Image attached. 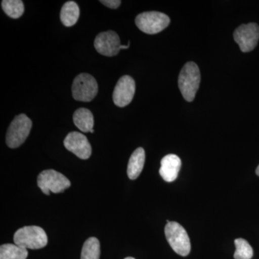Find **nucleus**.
<instances>
[{
  "label": "nucleus",
  "mask_w": 259,
  "mask_h": 259,
  "mask_svg": "<svg viewBox=\"0 0 259 259\" xmlns=\"http://www.w3.org/2000/svg\"><path fill=\"white\" fill-rule=\"evenodd\" d=\"M2 7L5 13L11 18L18 19L23 15L25 8L21 0H3Z\"/></svg>",
  "instance_id": "18"
},
{
  "label": "nucleus",
  "mask_w": 259,
  "mask_h": 259,
  "mask_svg": "<svg viewBox=\"0 0 259 259\" xmlns=\"http://www.w3.org/2000/svg\"><path fill=\"white\" fill-rule=\"evenodd\" d=\"M182 161L180 158L175 154L166 155L162 158L159 174L162 178L167 182L176 180L180 171Z\"/></svg>",
  "instance_id": "12"
},
{
  "label": "nucleus",
  "mask_w": 259,
  "mask_h": 259,
  "mask_svg": "<svg viewBox=\"0 0 259 259\" xmlns=\"http://www.w3.org/2000/svg\"><path fill=\"white\" fill-rule=\"evenodd\" d=\"M75 125L83 133H88L93 129L94 116L92 112L86 108H79L73 116Z\"/></svg>",
  "instance_id": "14"
},
{
  "label": "nucleus",
  "mask_w": 259,
  "mask_h": 259,
  "mask_svg": "<svg viewBox=\"0 0 259 259\" xmlns=\"http://www.w3.org/2000/svg\"><path fill=\"white\" fill-rule=\"evenodd\" d=\"M32 125L31 120L25 114L16 116L7 133V145L10 148H16L21 146L28 137Z\"/></svg>",
  "instance_id": "4"
},
{
  "label": "nucleus",
  "mask_w": 259,
  "mask_h": 259,
  "mask_svg": "<svg viewBox=\"0 0 259 259\" xmlns=\"http://www.w3.org/2000/svg\"><path fill=\"white\" fill-rule=\"evenodd\" d=\"M100 3L111 9H117L121 4L120 0H105V1L102 0Z\"/></svg>",
  "instance_id": "20"
},
{
  "label": "nucleus",
  "mask_w": 259,
  "mask_h": 259,
  "mask_svg": "<svg viewBox=\"0 0 259 259\" xmlns=\"http://www.w3.org/2000/svg\"><path fill=\"white\" fill-rule=\"evenodd\" d=\"M28 252L16 244H4L0 247V259H26Z\"/></svg>",
  "instance_id": "16"
},
{
  "label": "nucleus",
  "mask_w": 259,
  "mask_h": 259,
  "mask_svg": "<svg viewBox=\"0 0 259 259\" xmlns=\"http://www.w3.org/2000/svg\"><path fill=\"white\" fill-rule=\"evenodd\" d=\"M255 173H256V175H258V176H259V165H258V166L257 167L256 171H255Z\"/></svg>",
  "instance_id": "21"
},
{
  "label": "nucleus",
  "mask_w": 259,
  "mask_h": 259,
  "mask_svg": "<svg viewBox=\"0 0 259 259\" xmlns=\"http://www.w3.org/2000/svg\"><path fill=\"white\" fill-rule=\"evenodd\" d=\"M79 8L75 2L65 3L61 9L60 18L65 26L71 27L76 23L79 18Z\"/></svg>",
  "instance_id": "15"
},
{
  "label": "nucleus",
  "mask_w": 259,
  "mask_h": 259,
  "mask_svg": "<svg viewBox=\"0 0 259 259\" xmlns=\"http://www.w3.org/2000/svg\"><path fill=\"white\" fill-rule=\"evenodd\" d=\"M100 241L95 237L88 238L83 243L81 259H100Z\"/></svg>",
  "instance_id": "17"
},
{
  "label": "nucleus",
  "mask_w": 259,
  "mask_h": 259,
  "mask_svg": "<svg viewBox=\"0 0 259 259\" xmlns=\"http://www.w3.org/2000/svg\"><path fill=\"white\" fill-rule=\"evenodd\" d=\"M136 93V83L134 79L130 76H123L120 78L116 84L112 98L115 105L124 107L128 105Z\"/></svg>",
  "instance_id": "10"
},
{
  "label": "nucleus",
  "mask_w": 259,
  "mask_h": 259,
  "mask_svg": "<svg viewBox=\"0 0 259 259\" xmlns=\"http://www.w3.org/2000/svg\"><path fill=\"white\" fill-rule=\"evenodd\" d=\"M235 245L236 248L235 259H250L253 257V248L248 241L243 238H237L235 240Z\"/></svg>",
  "instance_id": "19"
},
{
  "label": "nucleus",
  "mask_w": 259,
  "mask_h": 259,
  "mask_svg": "<svg viewBox=\"0 0 259 259\" xmlns=\"http://www.w3.org/2000/svg\"><path fill=\"white\" fill-rule=\"evenodd\" d=\"M37 186L47 195L50 192L61 193L71 186V182L62 174L55 170H45L37 177Z\"/></svg>",
  "instance_id": "5"
},
{
  "label": "nucleus",
  "mask_w": 259,
  "mask_h": 259,
  "mask_svg": "<svg viewBox=\"0 0 259 259\" xmlns=\"http://www.w3.org/2000/svg\"><path fill=\"white\" fill-rule=\"evenodd\" d=\"M135 22L141 31L153 35L166 28L169 25L170 18L158 12H146L138 15Z\"/></svg>",
  "instance_id": "6"
},
{
  "label": "nucleus",
  "mask_w": 259,
  "mask_h": 259,
  "mask_svg": "<svg viewBox=\"0 0 259 259\" xmlns=\"http://www.w3.org/2000/svg\"><path fill=\"white\" fill-rule=\"evenodd\" d=\"M95 49L97 52L105 56H114L120 52L121 44L120 37L115 31L100 32L95 40Z\"/></svg>",
  "instance_id": "9"
},
{
  "label": "nucleus",
  "mask_w": 259,
  "mask_h": 259,
  "mask_svg": "<svg viewBox=\"0 0 259 259\" xmlns=\"http://www.w3.org/2000/svg\"><path fill=\"white\" fill-rule=\"evenodd\" d=\"M125 259H136V258H133V257H127V258H125Z\"/></svg>",
  "instance_id": "22"
},
{
  "label": "nucleus",
  "mask_w": 259,
  "mask_h": 259,
  "mask_svg": "<svg viewBox=\"0 0 259 259\" xmlns=\"http://www.w3.org/2000/svg\"><path fill=\"white\" fill-rule=\"evenodd\" d=\"M235 41L239 46L242 52L253 51L259 40V26L255 23L241 25L233 34Z\"/></svg>",
  "instance_id": "8"
},
{
  "label": "nucleus",
  "mask_w": 259,
  "mask_h": 259,
  "mask_svg": "<svg viewBox=\"0 0 259 259\" xmlns=\"http://www.w3.org/2000/svg\"><path fill=\"white\" fill-rule=\"evenodd\" d=\"M200 83V72L195 63H187L179 76L178 84L182 96L187 101H193Z\"/></svg>",
  "instance_id": "1"
},
{
  "label": "nucleus",
  "mask_w": 259,
  "mask_h": 259,
  "mask_svg": "<svg viewBox=\"0 0 259 259\" xmlns=\"http://www.w3.org/2000/svg\"><path fill=\"white\" fill-rule=\"evenodd\" d=\"M98 93V84L92 75L80 74L75 78L72 84V95L74 100L91 102Z\"/></svg>",
  "instance_id": "7"
},
{
  "label": "nucleus",
  "mask_w": 259,
  "mask_h": 259,
  "mask_svg": "<svg viewBox=\"0 0 259 259\" xmlns=\"http://www.w3.org/2000/svg\"><path fill=\"white\" fill-rule=\"evenodd\" d=\"M164 231L167 241L175 253L182 256L190 254V240L183 227L177 222L167 223Z\"/></svg>",
  "instance_id": "3"
},
{
  "label": "nucleus",
  "mask_w": 259,
  "mask_h": 259,
  "mask_svg": "<svg viewBox=\"0 0 259 259\" xmlns=\"http://www.w3.org/2000/svg\"><path fill=\"white\" fill-rule=\"evenodd\" d=\"M145 158V151L144 148H139L134 151L130 158L127 165V176L131 180H136L141 175L144 168Z\"/></svg>",
  "instance_id": "13"
},
{
  "label": "nucleus",
  "mask_w": 259,
  "mask_h": 259,
  "mask_svg": "<svg viewBox=\"0 0 259 259\" xmlns=\"http://www.w3.org/2000/svg\"><path fill=\"white\" fill-rule=\"evenodd\" d=\"M14 242L25 249H40L47 245L48 237L40 227L25 226L15 232Z\"/></svg>",
  "instance_id": "2"
},
{
  "label": "nucleus",
  "mask_w": 259,
  "mask_h": 259,
  "mask_svg": "<svg viewBox=\"0 0 259 259\" xmlns=\"http://www.w3.org/2000/svg\"><path fill=\"white\" fill-rule=\"evenodd\" d=\"M65 148L81 159L86 160L91 156L92 147L88 138L82 134L71 132L64 139Z\"/></svg>",
  "instance_id": "11"
}]
</instances>
